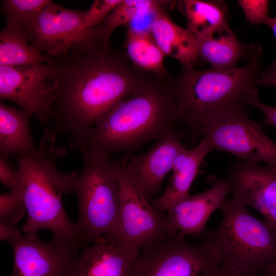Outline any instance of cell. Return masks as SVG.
Segmentation results:
<instances>
[{
	"label": "cell",
	"mask_w": 276,
	"mask_h": 276,
	"mask_svg": "<svg viewBox=\"0 0 276 276\" xmlns=\"http://www.w3.org/2000/svg\"><path fill=\"white\" fill-rule=\"evenodd\" d=\"M52 1L4 0L2 8L6 17L17 20L24 27L29 25Z\"/></svg>",
	"instance_id": "d4e9b609"
},
{
	"label": "cell",
	"mask_w": 276,
	"mask_h": 276,
	"mask_svg": "<svg viewBox=\"0 0 276 276\" xmlns=\"http://www.w3.org/2000/svg\"><path fill=\"white\" fill-rule=\"evenodd\" d=\"M198 58L216 69L236 67L238 61L250 56V49L241 43L228 25L196 39Z\"/></svg>",
	"instance_id": "ffe728a7"
},
{
	"label": "cell",
	"mask_w": 276,
	"mask_h": 276,
	"mask_svg": "<svg viewBox=\"0 0 276 276\" xmlns=\"http://www.w3.org/2000/svg\"><path fill=\"white\" fill-rule=\"evenodd\" d=\"M27 212L26 205L18 189L0 195V223L13 225Z\"/></svg>",
	"instance_id": "484cf974"
},
{
	"label": "cell",
	"mask_w": 276,
	"mask_h": 276,
	"mask_svg": "<svg viewBox=\"0 0 276 276\" xmlns=\"http://www.w3.org/2000/svg\"><path fill=\"white\" fill-rule=\"evenodd\" d=\"M9 243L14 258L12 276H73L81 248L54 235L48 242L35 234Z\"/></svg>",
	"instance_id": "8fae6325"
},
{
	"label": "cell",
	"mask_w": 276,
	"mask_h": 276,
	"mask_svg": "<svg viewBox=\"0 0 276 276\" xmlns=\"http://www.w3.org/2000/svg\"><path fill=\"white\" fill-rule=\"evenodd\" d=\"M267 26L272 30L276 38V14L273 17H271Z\"/></svg>",
	"instance_id": "e575fe53"
},
{
	"label": "cell",
	"mask_w": 276,
	"mask_h": 276,
	"mask_svg": "<svg viewBox=\"0 0 276 276\" xmlns=\"http://www.w3.org/2000/svg\"><path fill=\"white\" fill-rule=\"evenodd\" d=\"M187 20V29L196 39L228 25L227 12L222 1H180Z\"/></svg>",
	"instance_id": "7402d4cb"
},
{
	"label": "cell",
	"mask_w": 276,
	"mask_h": 276,
	"mask_svg": "<svg viewBox=\"0 0 276 276\" xmlns=\"http://www.w3.org/2000/svg\"><path fill=\"white\" fill-rule=\"evenodd\" d=\"M0 180L9 190L17 188L18 185L17 171L13 170L9 158L0 156Z\"/></svg>",
	"instance_id": "f1b7e54d"
},
{
	"label": "cell",
	"mask_w": 276,
	"mask_h": 276,
	"mask_svg": "<svg viewBox=\"0 0 276 276\" xmlns=\"http://www.w3.org/2000/svg\"><path fill=\"white\" fill-rule=\"evenodd\" d=\"M57 71L51 120L47 130L80 152L97 120L120 100L146 87L155 75L136 68L110 41L83 34L67 54L54 59Z\"/></svg>",
	"instance_id": "6da1fadb"
},
{
	"label": "cell",
	"mask_w": 276,
	"mask_h": 276,
	"mask_svg": "<svg viewBox=\"0 0 276 276\" xmlns=\"http://www.w3.org/2000/svg\"><path fill=\"white\" fill-rule=\"evenodd\" d=\"M120 200V240L139 248L175 235L165 212L154 208L124 162H113Z\"/></svg>",
	"instance_id": "52a82bcc"
},
{
	"label": "cell",
	"mask_w": 276,
	"mask_h": 276,
	"mask_svg": "<svg viewBox=\"0 0 276 276\" xmlns=\"http://www.w3.org/2000/svg\"><path fill=\"white\" fill-rule=\"evenodd\" d=\"M84 11L66 8L52 1L28 26L24 27L30 42L52 58L66 55L80 38Z\"/></svg>",
	"instance_id": "7c38bea8"
},
{
	"label": "cell",
	"mask_w": 276,
	"mask_h": 276,
	"mask_svg": "<svg viewBox=\"0 0 276 276\" xmlns=\"http://www.w3.org/2000/svg\"><path fill=\"white\" fill-rule=\"evenodd\" d=\"M225 179L233 198L257 210L276 232V167L235 160Z\"/></svg>",
	"instance_id": "4fadbf2b"
},
{
	"label": "cell",
	"mask_w": 276,
	"mask_h": 276,
	"mask_svg": "<svg viewBox=\"0 0 276 276\" xmlns=\"http://www.w3.org/2000/svg\"><path fill=\"white\" fill-rule=\"evenodd\" d=\"M207 180L210 185L209 189L189 195L167 211L168 221L176 232L199 236L206 230L211 215L220 209L226 199L230 187L225 178L211 175Z\"/></svg>",
	"instance_id": "9a60e30c"
},
{
	"label": "cell",
	"mask_w": 276,
	"mask_h": 276,
	"mask_svg": "<svg viewBox=\"0 0 276 276\" xmlns=\"http://www.w3.org/2000/svg\"><path fill=\"white\" fill-rule=\"evenodd\" d=\"M21 237V231L13 225L0 223V239L9 243Z\"/></svg>",
	"instance_id": "d6a6232c"
},
{
	"label": "cell",
	"mask_w": 276,
	"mask_h": 276,
	"mask_svg": "<svg viewBox=\"0 0 276 276\" xmlns=\"http://www.w3.org/2000/svg\"><path fill=\"white\" fill-rule=\"evenodd\" d=\"M54 145L40 157L18 156V185L27 218L22 227L27 234L47 229L81 248L76 223L68 218L62 203L64 194L74 193L78 174L64 173L56 165L60 155Z\"/></svg>",
	"instance_id": "277c9868"
},
{
	"label": "cell",
	"mask_w": 276,
	"mask_h": 276,
	"mask_svg": "<svg viewBox=\"0 0 276 276\" xmlns=\"http://www.w3.org/2000/svg\"><path fill=\"white\" fill-rule=\"evenodd\" d=\"M32 116L26 111L0 103V156L38 158L46 150L38 148L33 140L30 127Z\"/></svg>",
	"instance_id": "ac0fdd59"
},
{
	"label": "cell",
	"mask_w": 276,
	"mask_h": 276,
	"mask_svg": "<svg viewBox=\"0 0 276 276\" xmlns=\"http://www.w3.org/2000/svg\"><path fill=\"white\" fill-rule=\"evenodd\" d=\"M180 232L140 249L139 276H198L221 263L217 249L201 239L189 242Z\"/></svg>",
	"instance_id": "ba28073f"
},
{
	"label": "cell",
	"mask_w": 276,
	"mask_h": 276,
	"mask_svg": "<svg viewBox=\"0 0 276 276\" xmlns=\"http://www.w3.org/2000/svg\"><path fill=\"white\" fill-rule=\"evenodd\" d=\"M238 3L246 21L250 25L263 24L267 26L271 17L269 15V1L239 0Z\"/></svg>",
	"instance_id": "83f0119b"
},
{
	"label": "cell",
	"mask_w": 276,
	"mask_h": 276,
	"mask_svg": "<svg viewBox=\"0 0 276 276\" xmlns=\"http://www.w3.org/2000/svg\"><path fill=\"white\" fill-rule=\"evenodd\" d=\"M248 64L226 70L199 71L182 67L168 83L175 100L180 132L192 139H202L213 122L228 115L249 112L247 101L258 91L261 47H249Z\"/></svg>",
	"instance_id": "7a4b0ae2"
},
{
	"label": "cell",
	"mask_w": 276,
	"mask_h": 276,
	"mask_svg": "<svg viewBox=\"0 0 276 276\" xmlns=\"http://www.w3.org/2000/svg\"><path fill=\"white\" fill-rule=\"evenodd\" d=\"M198 276H249L232 265L221 263L218 266L202 273Z\"/></svg>",
	"instance_id": "4dcf8cb0"
},
{
	"label": "cell",
	"mask_w": 276,
	"mask_h": 276,
	"mask_svg": "<svg viewBox=\"0 0 276 276\" xmlns=\"http://www.w3.org/2000/svg\"><path fill=\"white\" fill-rule=\"evenodd\" d=\"M258 91L254 93L248 100V104L261 111L265 116L263 121L265 125H272L276 128V107H271L261 102L258 95Z\"/></svg>",
	"instance_id": "f546056e"
},
{
	"label": "cell",
	"mask_w": 276,
	"mask_h": 276,
	"mask_svg": "<svg viewBox=\"0 0 276 276\" xmlns=\"http://www.w3.org/2000/svg\"><path fill=\"white\" fill-rule=\"evenodd\" d=\"M258 85L276 86V60L261 71Z\"/></svg>",
	"instance_id": "1f68e13d"
},
{
	"label": "cell",
	"mask_w": 276,
	"mask_h": 276,
	"mask_svg": "<svg viewBox=\"0 0 276 276\" xmlns=\"http://www.w3.org/2000/svg\"><path fill=\"white\" fill-rule=\"evenodd\" d=\"M122 0H95L90 8L84 11L83 28L86 29L99 25Z\"/></svg>",
	"instance_id": "4316f807"
},
{
	"label": "cell",
	"mask_w": 276,
	"mask_h": 276,
	"mask_svg": "<svg viewBox=\"0 0 276 276\" xmlns=\"http://www.w3.org/2000/svg\"><path fill=\"white\" fill-rule=\"evenodd\" d=\"M210 152L209 144L204 137L194 148L183 149L174 161L166 189L161 196L151 202V205L156 210L165 212L188 196L200 167Z\"/></svg>",
	"instance_id": "e0dca14e"
},
{
	"label": "cell",
	"mask_w": 276,
	"mask_h": 276,
	"mask_svg": "<svg viewBox=\"0 0 276 276\" xmlns=\"http://www.w3.org/2000/svg\"><path fill=\"white\" fill-rule=\"evenodd\" d=\"M169 76H155L143 89L103 113L80 151L83 157L108 160L116 152L133 151L148 142L180 132Z\"/></svg>",
	"instance_id": "3957f363"
},
{
	"label": "cell",
	"mask_w": 276,
	"mask_h": 276,
	"mask_svg": "<svg viewBox=\"0 0 276 276\" xmlns=\"http://www.w3.org/2000/svg\"><path fill=\"white\" fill-rule=\"evenodd\" d=\"M162 2L153 0H122L99 25L93 27L96 38L103 42H109L116 28L121 26L127 28L136 16L159 6Z\"/></svg>",
	"instance_id": "cb8c5ba5"
},
{
	"label": "cell",
	"mask_w": 276,
	"mask_h": 276,
	"mask_svg": "<svg viewBox=\"0 0 276 276\" xmlns=\"http://www.w3.org/2000/svg\"><path fill=\"white\" fill-rule=\"evenodd\" d=\"M57 71L54 62L0 66V98L13 101L47 124L51 120Z\"/></svg>",
	"instance_id": "9c48e42d"
},
{
	"label": "cell",
	"mask_w": 276,
	"mask_h": 276,
	"mask_svg": "<svg viewBox=\"0 0 276 276\" xmlns=\"http://www.w3.org/2000/svg\"><path fill=\"white\" fill-rule=\"evenodd\" d=\"M54 62L40 53L29 41L24 26L17 20L6 17L0 33V66H19Z\"/></svg>",
	"instance_id": "44dd1931"
},
{
	"label": "cell",
	"mask_w": 276,
	"mask_h": 276,
	"mask_svg": "<svg viewBox=\"0 0 276 276\" xmlns=\"http://www.w3.org/2000/svg\"><path fill=\"white\" fill-rule=\"evenodd\" d=\"M247 208L234 198L226 199L220 208L222 218L219 224L199 237L215 246L221 263L249 276H264L276 261V232Z\"/></svg>",
	"instance_id": "5b68a950"
},
{
	"label": "cell",
	"mask_w": 276,
	"mask_h": 276,
	"mask_svg": "<svg viewBox=\"0 0 276 276\" xmlns=\"http://www.w3.org/2000/svg\"><path fill=\"white\" fill-rule=\"evenodd\" d=\"M74 193L78 201L76 224L82 246L101 238L120 240V200L113 162L84 158Z\"/></svg>",
	"instance_id": "8992f818"
},
{
	"label": "cell",
	"mask_w": 276,
	"mask_h": 276,
	"mask_svg": "<svg viewBox=\"0 0 276 276\" xmlns=\"http://www.w3.org/2000/svg\"><path fill=\"white\" fill-rule=\"evenodd\" d=\"M264 276H276V261L267 268Z\"/></svg>",
	"instance_id": "836d02e7"
},
{
	"label": "cell",
	"mask_w": 276,
	"mask_h": 276,
	"mask_svg": "<svg viewBox=\"0 0 276 276\" xmlns=\"http://www.w3.org/2000/svg\"><path fill=\"white\" fill-rule=\"evenodd\" d=\"M73 276H139L140 248L101 238L81 247Z\"/></svg>",
	"instance_id": "5bb4252c"
},
{
	"label": "cell",
	"mask_w": 276,
	"mask_h": 276,
	"mask_svg": "<svg viewBox=\"0 0 276 276\" xmlns=\"http://www.w3.org/2000/svg\"><path fill=\"white\" fill-rule=\"evenodd\" d=\"M150 33L166 56L176 59L182 67L193 66L196 63L198 59L196 38L187 29L175 23L165 9L158 13Z\"/></svg>",
	"instance_id": "d6986e66"
},
{
	"label": "cell",
	"mask_w": 276,
	"mask_h": 276,
	"mask_svg": "<svg viewBox=\"0 0 276 276\" xmlns=\"http://www.w3.org/2000/svg\"><path fill=\"white\" fill-rule=\"evenodd\" d=\"M125 54L137 69L157 76H167L164 61L166 56L151 33H140L127 29L124 43Z\"/></svg>",
	"instance_id": "603a6c76"
},
{
	"label": "cell",
	"mask_w": 276,
	"mask_h": 276,
	"mask_svg": "<svg viewBox=\"0 0 276 276\" xmlns=\"http://www.w3.org/2000/svg\"><path fill=\"white\" fill-rule=\"evenodd\" d=\"M264 126L247 113L232 114L212 123L202 137L211 151H224L240 160L276 167V144L264 132Z\"/></svg>",
	"instance_id": "30bf717a"
},
{
	"label": "cell",
	"mask_w": 276,
	"mask_h": 276,
	"mask_svg": "<svg viewBox=\"0 0 276 276\" xmlns=\"http://www.w3.org/2000/svg\"><path fill=\"white\" fill-rule=\"evenodd\" d=\"M180 134L177 131L165 136L146 153L124 162L150 201L159 191L166 175L172 171L178 155L186 148Z\"/></svg>",
	"instance_id": "2e32d148"
}]
</instances>
